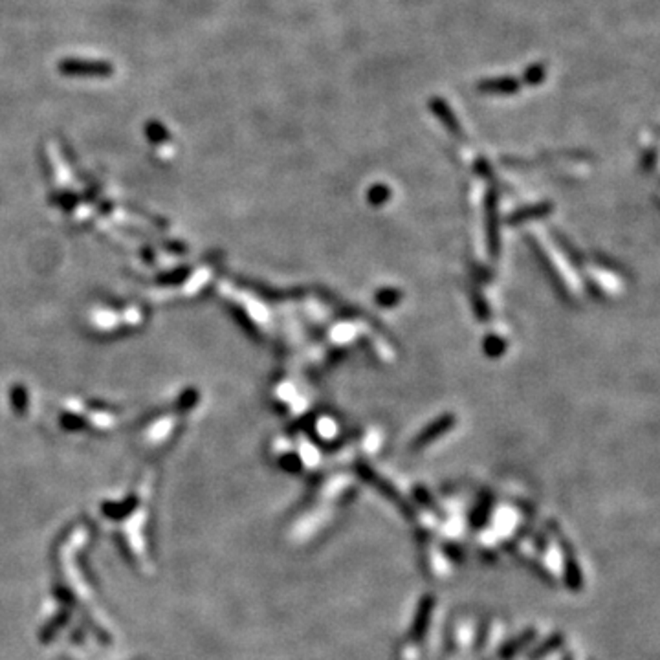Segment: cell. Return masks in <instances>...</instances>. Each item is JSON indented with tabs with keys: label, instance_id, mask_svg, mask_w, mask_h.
<instances>
[{
	"label": "cell",
	"instance_id": "cell-1",
	"mask_svg": "<svg viewBox=\"0 0 660 660\" xmlns=\"http://www.w3.org/2000/svg\"><path fill=\"white\" fill-rule=\"evenodd\" d=\"M563 548H565V579L567 585H569V589L579 591L581 589V584H584V578H581V572H579V567L574 560V552L570 551L569 543L563 541Z\"/></svg>",
	"mask_w": 660,
	"mask_h": 660
},
{
	"label": "cell",
	"instance_id": "cell-2",
	"mask_svg": "<svg viewBox=\"0 0 660 660\" xmlns=\"http://www.w3.org/2000/svg\"><path fill=\"white\" fill-rule=\"evenodd\" d=\"M431 611H433V598L431 596H428V598H424L422 602H420V605H418L417 618H415L413 629H411V633H413V637L417 638V640L418 638H422L426 629H428L429 618H431Z\"/></svg>",
	"mask_w": 660,
	"mask_h": 660
},
{
	"label": "cell",
	"instance_id": "cell-3",
	"mask_svg": "<svg viewBox=\"0 0 660 660\" xmlns=\"http://www.w3.org/2000/svg\"><path fill=\"white\" fill-rule=\"evenodd\" d=\"M534 638V631L532 629H530V631H527V633H523V635H519L518 637V640L516 642H509V644H506V646H504V649L501 651V656H503V659H509V656H512V655H516V653H518L519 649H521V647H525L528 644V642L532 640Z\"/></svg>",
	"mask_w": 660,
	"mask_h": 660
},
{
	"label": "cell",
	"instance_id": "cell-4",
	"mask_svg": "<svg viewBox=\"0 0 660 660\" xmlns=\"http://www.w3.org/2000/svg\"><path fill=\"white\" fill-rule=\"evenodd\" d=\"M560 642H561V637H552L551 640L546 642L545 647H541V649L534 653V656H539V655H543V653H546V651L554 649V647H558V644H560Z\"/></svg>",
	"mask_w": 660,
	"mask_h": 660
},
{
	"label": "cell",
	"instance_id": "cell-5",
	"mask_svg": "<svg viewBox=\"0 0 660 660\" xmlns=\"http://www.w3.org/2000/svg\"><path fill=\"white\" fill-rule=\"evenodd\" d=\"M567 660H569V659H567Z\"/></svg>",
	"mask_w": 660,
	"mask_h": 660
}]
</instances>
